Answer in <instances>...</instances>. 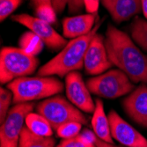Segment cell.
<instances>
[{"label": "cell", "mask_w": 147, "mask_h": 147, "mask_svg": "<svg viewBox=\"0 0 147 147\" xmlns=\"http://www.w3.org/2000/svg\"><path fill=\"white\" fill-rule=\"evenodd\" d=\"M26 126L34 134L42 137H51L53 128L48 120L39 113H29L25 120Z\"/></svg>", "instance_id": "obj_17"}, {"label": "cell", "mask_w": 147, "mask_h": 147, "mask_svg": "<svg viewBox=\"0 0 147 147\" xmlns=\"http://www.w3.org/2000/svg\"><path fill=\"white\" fill-rule=\"evenodd\" d=\"M57 147H97L94 143L89 142L79 135L71 139H63Z\"/></svg>", "instance_id": "obj_25"}, {"label": "cell", "mask_w": 147, "mask_h": 147, "mask_svg": "<svg viewBox=\"0 0 147 147\" xmlns=\"http://www.w3.org/2000/svg\"><path fill=\"white\" fill-rule=\"evenodd\" d=\"M13 101V94L8 88L0 89V123H3L9 112L10 105Z\"/></svg>", "instance_id": "obj_21"}, {"label": "cell", "mask_w": 147, "mask_h": 147, "mask_svg": "<svg viewBox=\"0 0 147 147\" xmlns=\"http://www.w3.org/2000/svg\"><path fill=\"white\" fill-rule=\"evenodd\" d=\"M22 0H0V20L3 22L21 4Z\"/></svg>", "instance_id": "obj_24"}, {"label": "cell", "mask_w": 147, "mask_h": 147, "mask_svg": "<svg viewBox=\"0 0 147 147\" xmlns=\"http://www.w3.org/2000/svg\"><path fill=\"white\" fill-rule=\"evenodd\" d=\"M43 45L44 42L32 31L24 33L19 40L20 48L35 57L42 52Z\"/></svg>", "instance_id": "obj_18"}, {"label": "cell", "mask_w": 147, "mask_h": 147, "mask_svg": "<svg viewBox=\"0 0 147 147\" xmlns=\"http://www.w3.org/2000/svg\"><path fill=\"white\" fill-rule=\"evenodd\" d=\"M11 20L23 25L30 31L34 33L44 42V44L51 49H60L64 48L65 45L68 43L65 37L59 34L52 28L51 24L37 17L23 13V14L13 15Z\"/></svg>", "instance_id": "obj_8"}, {"label": "cell", "mask_w": 147, "mask_h": 147, "mask_svg": "<svg viewBox=\"0 0 147 147\" xmlns=\"http://www.w3.org/2000/svg\"><path fill=\"white\" fill-rule=\"evenodd\" d=\"M127 115L139 125L147 128V86L141 85L123 100Z\"/></svg>", "instance_id": "obj_12"}, {"label": "cell", "mask_w": 147, "mask_h": 147, "mask_svg": "<svg viewBox=\"0 0 147 147\" xmlns=\"http://www.w3.org/2000/svg\"><path fill=\"white\" fill-rule=\"evenodd\" d=\"M112 66L105 39L102 35L96 34L87 48L84 59V69L87 74L97 76L106 72Z\"/></svg>", "instance_id": "obj_10"}, {"label": "cell", "mask_w": 147, "mask_h": 147, "mask_svg": "<svg viewBox=\"0 0 147 147\" xmlns=\"http://www.w3.org/2000/svg\"><path fill=\"white\" fill-rule=\"evenodd\" d=\"M93 143L95 144V145L97 147H122V146L115 145L114 143H108V142L102 141V140L99 139L97 137L94 138V141H93Z\"/></svg>", "instance_id": "obj_27"}, {"label": "cell", "mask_w": 147, "mask_h": 147, "mask_svg": "<svg viewBox=\"0 0 147 147\" xmlns=\"http://www.w3.org/2000/svg\"><path fill=\"white\" fill-rule=\"evenodd\" d=\"M100 26V23H98L89 34L71 39L60 53L39 69L38 75L64 77L70 72L82 69L87 48L92 39L97 34Z\"/></svg>", "instance_id": "obj_2"}, {"label": "cell", "mask_w": 147, "mask_h": 147, "mask_svg": "<svg viewBox=\"0 0 147 147\" xmlns=\"http://www.w3.org/2000/svg\"><path fill=\"white\" fill-rule=\"evenodd\" d=\"M37 113L43 115L53 129H57L61 125L69 122L87 123V119L77 107L63 97L55 96L44 100L37 106Z\"/></svg>", "instance_id": "obj_6"}, {"label": "cell", "mask_w": 147, "mask_h": 147, "mask_svg": "<svg viewBox=\"0 0 147 147\" xmlns=\"http://www.w3.org/2000/svg\"><path fill=\"white\" fill-rule=\"evenodd\" d=\"M105 44L113 65L123 71L132 82L147 85V57L127 34L109 25Z\"/></svg>", "instance_id": "obj_1"}, {"label": "cell", "mask_w": 147, "mask_h": 147, "mask_svg": "<svg viewBox=\"0 0 147 147\" xmlns=\"http://www.w3.org/2000/svg\"><path fill=\"white\" fill-rule=\"evenodd\" d=\"M13 94V103L31 102L58 94L63 90V84L54 77H23L7 85Z\"/></svg>", "instance_id": "obj_3"}, {"label": "cell", "mask_w": 147, "mask_h": 147, "mask_svg": "<svg viewBox=\"0 0 147 147\" xmlns=\"http://www.w3.org/2000/svg\"><path fill=\"white\" fill-rule=\"evenodd\" d=\"M31 2L36 8L37 6L42 4H52V0H31Z\"/></svg>", "instance_id": "obj_28"}, {"label": "cell", "mask_w": 147, "mask_h": 147, "mask_svg": "<svg viewBox=\"0 0 147 147\" xmlns=\"http://www.w3.org/2000/svg\"><path fill=\"white\" fill-rule=\"evenodd\" d=\"M82 123L78 122H69L61 125L57 129V135L63 139H71L79 135L82 129Z\"/></svg>", "instance_id": "obj_20"}, {"label": "cell", "mask_w": 147, "mask_h": 147, "mask_svg": "<svg viewBox=\"0 0 147 147\" xmlns=\"http://www.w3.org/2000/svg\"><path fill=\"white\" fill-rule=\"evenodd\" d=\"M100 1L116 23L128 20L142 11L141 0H100Z\"/></svg>", "instance_id": "obj_13"}, {"label": "cell", "mask_w": 147, "mask_h": 147, "mask_svg": "<svg viewBox=\"0 0 147 147\" xmlns=\"http://www.w3.org/2000/svg\"><path fill=\"white\" fill-rule=\"evenodd\" d=\"M39 61L20 48L4 47L0 52V80L6 84L19 78L28 77L38 67Z\"/></svg>", "instance_id": "obj_4"}, {"label": "cell", "mask_w": 147, "mask_h": 147, "mask_svg": "<svg viewBox=\"0 0 147 147\" xmlns=\"http://www.w3.org/2000/svg\"><path fill=\"white\" fill-rule=\"evenodd\" d=\"M112 138L126 147H147V139L115 111L109 113Z\"/></svg>", "instance_id": "obj_11"}, {"label": "cell", "mask_w": 147, "mask_h": 147, "mask_svg": "<svg viewBox=\"0 0 147 147\" xmlns=\"http://www.w3.org/2000/svg\"><path fill=\"white\" fill-rule=\"evenodd\" d=\"M84 6L88 13L94 14L99 9L100 0H83Z\"/></svg>", "instance_id": "obj_26"}, {"label": "cell", "mask_w": 147, "mask_h": 147, "mask_svg": "<svg viewBox=\"0 0 147 147\" xmlns=\"http://www.w3.org/2000/svg\"><path fill=\"white\" fill-rule=\"evenodd\" d=\"M66 5H69L70 12H77L83 5V0H52V5L54 6L57 13L63 11Z\"/></svg>", "instance_id": "obj_23"}, {"label": "cell", "mask_w": 147, "mask_h": 147, "mask_svg": "<svg viewBox=\"0 0 147 147\" xmlns=\"http://www.w3.org/2000/svg\"><path fill=\"white\" fill-rule=\"evenodd\" d=\"M130 32L134 42L147 51V20L140 18L135 19L131 25Z\"/></svg>", "instance_id": "obj_19"}, {"label": "cell", "mask_w": 147, "mask_h": 147, "mask_svg": "<svg viewBox=\"0 0 147 147\" xmlns=\"http://www.w3.org/2000/svg\"><path fill=\"white\" fill-rule=\"evenodd\" d=\"M56 140L52 137H42L34 134L24 126L19 143V147H55Z\"/></svg>", "instance_id": "obj_16"}, {"label": "cell", "mask_w": 147, "mask_h": 147, "mask_svg": "<svg viewBox=\"0 0 147 147\" xmlns=\"http://www.w3.org/2000/svg\"><path fill=\"white\" fill-rule=\"evenodd\" d=\"M141 6L144 15L147 19V0H141Z\"/></svg>", "instance_id": "obj_29"}, {"label": "cell", "mask_w": 147, "mask_h": 147, "mask_svg": "<svg viewBox=\"0 0 147 147\" xmlns=\"http://www.w3.org/2000/svg\"><path fill=\"white\" fill-rule=\"evenodd\" d=\"M96 13L77 15L63 20V34L65 38L75 39L89 34L95 26Z\"/></svg>", "instance_id": "obj_14"}, {"label": "cell", "mask_w": 147, "mask_h": 147, "mask_svg": "<svg viewBox=\"0 0 147 147\" xmlns=\"http://www.w3.org/2000/svg\"><path fill=\"white\" fill-rule=\"evenodd\" d=\"M37 18L41 19L49 24H53L57 20V11L52 4H42L36 8Z\"/></svg>", "instance_id": "obj_22"}, {"label": "cell", "mask_w": 147, "mask_h": 147, "mask_svg": "<svg viewBox=\"0 0 147 147\" xmlns=\"http://www.w3.org/2000/svg\"><path fill=\"white\" fill-rule=\"evenodd\" d=\"M65 91L68 100L75 107L86 113H93L95 103L91 92L79 72L72 71L65 76Z\"/></svg>", "instance_id": "obj_9"}, {"label": "cell", "mask_w": 147, "mask_h": 147, "mask_svg": "<svg viewBox=\"0 0 147 147\" xmlns=\"http://www.w3.org/2000/svg\"><path fill=\"white\" fill-rule=\"evenodd\" d=\"M92 126L93 132L99 139L113 143L109 116L106 115L103 103L100 99L95 100V109L92 118Z\"/></svg>", "instance_id": "obj_15"}, {"label": "cell", "mask_w": 147, "mask_h": 147, "mask_svg": "<svg viewBox=\"0 0 147 147\" xmlns=\"http://www.w3.org/2000/svg\"><path fill=\"white\" fill-rule=\"evenodd\" d=\"M34 106L32 102L19 103L9 110L0 128V147H19L24 122Z\"/></svg>", "instance_id": "obj_7"}, {"label": "cell", "mask_w": 147, "mask_h": 147, "mask_svg": "<svg viewBox=\"0 0 147 147\" xmlns=\"http://www.w3.org/2000/svg\"><path fill=\"white\" fill-rule=\"evenodd\" d=\"M86 85L92 93L100 97L115 99L131 92L134 85L121 70H110L89 78Z\"/></svg>", "instance_id": "obj_5"}]
</instances>
